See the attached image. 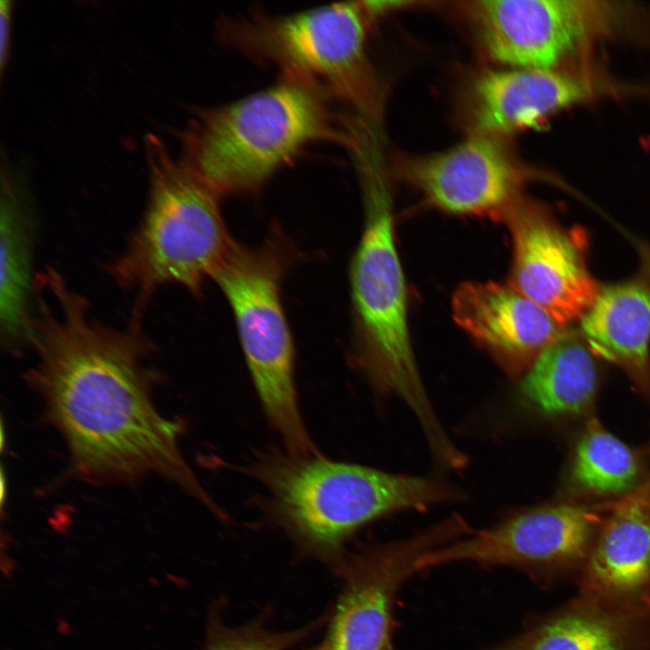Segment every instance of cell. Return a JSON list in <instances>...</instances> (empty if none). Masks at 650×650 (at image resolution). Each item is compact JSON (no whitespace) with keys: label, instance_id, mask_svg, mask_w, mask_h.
Masks as SVG:
<instances>
[{"label":"cell","instance_id":"cell-5","mask_svg":"<svg viewBox=\"0 0 650 650\" xmlns=\"http://www.w3.org/2000/svg\"><path fill=\"white\" fill-rule=\"evenodd\" d=\"M366 173L365 225L350 267L355 363L377 393L396 396L408 406L428 446L439 449L450 437L427 395L410 341L390 193L377 171Z\"/></svg>","mask_w":650,"mask_h":650},{"label":"cell","instance_id":"cell-15","mask_svg":"<svg viewBox=\"0 0 650 650\" xmlns=\"http://www.w3.org/2000/svg\"><path fill=\"white\" fill-rule=\"evenodd\" d=\"M458 325L512 376L524 375L564 331L543 308L510 285L465 283L452 299Z\"/></svg>","mask_w":650,"mask_h":650},{"label":"cell","instance_id":"cell-12","mask_svg":"<svg viewBox=\"0 0 650 650\" xmlns=\"http://www.w3.org/2000/svg\"><path fill=\"white\" fill-rule=\"evenodd\" d=\"M514 252L510 285L563 325L581 318L599 287L590 274L580 232L566 230L525 195L502 220Z\"/></svg>","mask_w":650,"mask_h":650},{"label":"cell","instance_id":"cell-8","mask_svg":"<svg viewBox=\"0 0 650 650\" xmlns=\"http://www.w3.org/2000/svg\"><path fill=\"white\" fill-rule=\"evenodd\" d=\"M611 501L558 502L525 509L429 551L420 559L418 569L469 562L513 567L545 583L575 582Z\"/></svg>","mask_w":650,"mask_h":650},{"label":"cell","instance_id":"cell-22","mask_svg":"<svg viewBox=\"0 0 650 650\" xmlns=\"http://www.w3.org/2000/svg\"><path fill=\"white\" fill-rule=\"evenodd\" d=\"M12 2L0 3V65L3 73L6 65L11 43Z\"/></svg>","mask_w":650,"mask_h":650},{"label":"cell","instance_id":"cell-16","mask_svg":"<svg viewBox=\"0 0 650 650\" xmlns=\"http://www.w3.org/2000/svg\"><path fill=\"white\" fill-rule=\"evenodd\" d=\"M581 330L592 354L621 368L650 400V271L599 288Z\"/></svg>","mask_w":650,"mask_h":650},{"label":"cell","instance_id":"cell-23","mask_svg":"<svg viewBox=\"0 0 650 650\" xmlns=\"http://www.w3.org/2000/svg\"><path fill=\"white\" fill-rule=\"evenodd\" d=\"M498 650H516V649H515V644H514V645H512L511 646H506V647H504V648H500V649H498Z\"/></svg>","mask_w":650,"mask_h":650},{"label":"cell","instance_id":"cell-18","mask_svg":"<svg viewBox=\"0 0 650 650\" xmlns=\"http://www.w3.org/2000/svg\"><path fill=\"white\" fill-rule=\"evenodd\" d=\"M14 181L2 180L0 209V332L8 348L27 344L35 293L34 223Z\"/></svg>","mask_w":650,"mask_h":650},{"label":"cell","instance_id":"cell-3","mask_svg":"<svg viewBox=\"0 0 650 650\" xmlns=\"http://www.w3.org/2000/svg\"><path fill=\"white\" fill-rule=\"evenodd\" d=\"M251 470L267 491L272 518L303 549L330 558H339L343 543L376 519L462 497L433 477L390 473L320 455L269 453Z\"/></svg>","mask_w":650,"mask_h":650},{"label":"cell","instance_id":"cell-4","mask_svg":"<svg viewBox=\"0 0 650 650\" xmlns=\"http://www.w3.org/2000/svg\"><path fill=\"white\" fill-rule=\"evenodd\" d=\"M149 192L144 216L124 252L107 266L113 281L135 292V314L160 287L179 284L200 295L234 244L219 199L157 136L144 139Z\"/></svg>","mask_w":650,"mask_h":650},{"label":"cell","instance_id":"cell-19","mask_svg":"<svg viewBox=\"0 0 650 650\" xmlns=\"http://www.w3.org/2000/svg\"><path fill=\"white\" fill-rule=\"evenodd\" d=\"M597 388L592 352L586 342L565 331L523 375L516 399L540 416L571 417L590 410Z\"/></svg>","mask_w":650,"mask_h":650},{"label":"cell","instance_id":"cell-9","mask_svg":"<svg viewBox=\"0 0 650 650\" xmlns=\"http://www.w3.org/2000/svg\"><path fill=\"white\" fill-rule=\"evenodd\" d=\"M486 53L506 68L586 72L588 52L618 32L617 6L573 0H479L464 6Z\"/></svg>","mask_w":650,"mask_h":650},{"label":"cell","instance_id":"cell-11","mask_svg":"<svg viewBox=\"0 0 650 650\" xmlns=\"http://www.w3.org/2000/svg\"><path fill=\"white\" fill-rule=\"evenodd\" d=\"M395 168L431 206L499 221L533 174L502 138L479 134L441 152L402 156Z\"/></svg>","mask_w":650,"mask_h":650},{"label":"cell","instance_id":"cell-6","mask_svg":"<svg viewBox=\"0 0 650 650\" xmlns=\"http://www.w3.org/2000/svg\"><path fill=\"white\" fill-rule=\"evenodd\" d=\"M367 15L360 2L288 14L225 22L227 43L337 98L367 119L383 112L384 93L367 51Z\"/></svg>","mask_w":650,"mask_h":650},{"label":"cell","instance_id":"cell-14","mask_svg":"<svg viewBox=\"0 0 650 650\" xmlns=\"http://www.w3.org/2000/svg\"><path fill=\"white\" fill-rule=\"evenodd\" d=\"M575 583L580 595L650 608V478L610 502Z\"/></svg>","mask_w":650,"mask_h":650},{"label":"cell","instance_id":"cell-2","mask_svg":"<svg viewBox=\"0 0 650 650\" xmlns=\"http://www.w3.org/2000/svg\"><path fill=\"white\" fill-rule=\"evenodd\" d=\"M324 91L292 77L202 110L181 134V160L220 197L258 190L304 147L355 146Z\"/></svg>","mask_w":650,"mask_h":650},{"label":"cell","instance_id":"cell-20","mask_svg":"<svg viewBox=\"0 0 650 650\" xmlns=\"http://www.w3.org/2000/svg\"><path fill=\"white\" fill-rule=\"evenodd\" d=\"M642 463L636 451L590 418L574 449L570 486L578 494L619 498L638 487Z\"/></svg>","mask_w":650,"mask_h":650},{"label":"cell","instance_id":"cell-10","mask_svg":"<svg viewBox=\"0 0 650 650\" xmlns=\"http://www.w3.org/2000/svg\"><path fill=\"white\" fill-rule=\"evenodd\" d=\"M468 531L466 520L453 515L403 541L343 558V589L320 650H389L393 606L401 585L419 571L422 555Z\"/></svg>","mask_w":650,"mask_h":650},{"label":"cell","instance_id":"cell-13","mask_svg":"<svg viewBox=\"0 0 650 650\" xmlns=\"http://www.w3.org/2000/svg\"><path fill=\"white\" fill-rule=\"evenodd\" d=\"M609 87L592 72L506 68L480 74L469 91L471 134L498 138L534 127Z\"/></svg>","mask_w":650,"mask_h":650},{"label":"cell","instance_id":"cell-1","mask_svg":"<svg viewBox=\"0 0 650 650\" xmlns=\"http://www.w3.org/2000/svg\"><path fill=\"white\" fill-rule=\"evenodd\" d=\"M39 283L51 303L38 292L27 338L36 362L27 377L77 476L116 482L158 474L222 515L181 453L182 425L153 401L158 375L146 361L153 345L140 320L121 330L92 318L87 299L51 267Z\"/></svg>","mask_w":650,"mask_h":650},{"label":"cell","instance_id":"cell-7","mask_svg":"<svg viewBox=\"0 0 650 650\" xmlns=\"http://www.w3.org/2000/svg\"><path fill=\"white\" fill-rule=\"evenodd\" d=\"M292 260L276 235L257 247L234 242L211 279L227 298L264 411L290 453L318 455L302 422L294 384V349L281 299Z\"/></svg>","mask_w":650,"mask_h":650},{"label":"cell","instance_id":"cell-17","mask_svg":"<svg viewBox=\"0 0 650 650\" xmlns=\"http://www.w3.org/2000/svg\"><path fill=\"white\" fill-rule=\"evenodd\" d=\"M516 650H650V608L578 594L535 622Z\"/></svg>","mask_w":650,"mask_h":650},{"label":"cell","instance_id":"cell-21","mask_svg":"<svg viewBox=\"0 0 650 650\" xmlns=\"http://www.w3.org/2000/svg\"><path fill=\"white\" fill-rule=\"evenodd\" d=\"M301 633H276L258 624L228 627L210 619L202 650H290ZM310 650H320V646Z\"/></svg>","mask_w":650,"mask_h":650}]
</instances>
